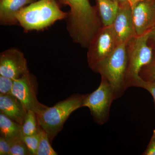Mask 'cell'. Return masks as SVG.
Wrapping results in <instances>:
<instances>
[{
	"label": "cell",
	"mask_w": 155,
	"mask_h": 155,
	"mask_svg": "<svg viewBox=\"0 0 155 155\" xmlns=\"http://www.w3.org/2000/svg\"><path fill=\"white\" fill-rule=\"evenodd\" d=\"M68 13L61 10L56 0H39L19 11L16 19L25 31H40L65 19Z\"/></svg>",
	"instance_id": "cell-1"
},
{
	"label": "cell",
	"mask_w": 155,
	"mask_h": 155,
	"mask_svg": "<svg viewBox=\"0 0 155 155\" xmlns=\"http://www.w3.org/2000/svg\"><path fill=\"white\" fill-rule=\"evenodd\" d=\"M38 83L36 78L30 72L14 80L11 94L17 98L28 110L39 115L48 107L38 100Z\"/></svg>",
	"instance_id": "cell-7"
},
{
	"label": "cell",
	"mask_w": 155,
	"mask_h": 155,
	"mask_svg": "<svg viewBox=\"0 0 155 155\" xmlns=\"http://www.w3.org/2000/svg\"><path fill=\"white\" fill-rule=\"evenodd\" d=\"M136 36H140L155 27V0H141L132 8Z\"/></svg>",
	"instance_id": "cell-9"
},
{
	"label": "cell",
	"mask_w": 155,
	"mask_h": 155,
	"mask_svg": "<svg viewBox=\"0 0 155 155\" xmlns=\"http://www.w3.org/2000/svg\"><path fill=\"white\" fill-rule=\"evenodd\" d=\"M132 7L129 2H119L118 13L113 24L118 45L126 43L131 38L136 36Z\"/></svg>",
	"instance_id": "cell-10"
},
{
	"label": "cell",
	"mask_w": 155,
	"mask_h": 155,
	"mask_svg": "<svg viewBox=\"0 0 155 155\" xmlns=\"http://www.w3.org/2000/svg\"><path fill=\"white\" fill-rule=\"evenodd\" d=\"M118 46L113 25L102 26L87 48V61L89 68L92 70L97 64L111 55Z\"/></svg>",
	"instance_id": "cell-6"
},
{
	"label": "cell",
	"mask_w": 155,
	"mask_h": 155,
	"mask_svg": "<svg viewBox=\"0 0 155 155\" xmlns=\"http://www.w3.org/2000/svg\"><path fill=\"white\" fill-rule=\"evenodd\" d=\"M116 1H119V2H130L131 5H132V7H133L134 5V3L132 0H116Z\"/></svg>",
	"instance_id": "cell-26"
},
{
	"label": "cell",
	"mask_w": 155,
	"mask_h": 155,
	"mask_svg": "<svg viewBox=\"0 0 155 155\" xmlns=\"http://www.w3.org/2000/svg\"><path fill=\"white\" fill-rule=\"evenodd\" d=\"M35 0H0V23L2 25L18 24L16 15Z\"/></svg>",
	"instance_id": "cell-12"
},
{
	"label": "cell",
	"mask_w": 155,
	"mask_h": 155,
	"mask_svg": "<svg viewBox=\"0 0 155 155\" xmlns=\"http://www.w3.org/2000/svg\"><path fill=\"white\" fill-rule=\"evenodd\" d=\"M150 32L140 36H134L126 43V89L130 87H141L143 80L140 76V72L143 67L152 61L154 53V50L148 44Z\"/></svg>",
	"instance_id": "cell-2"
},
{
	"label": "cell",
	"mask_w": 155,
	"mask_h": 155,
	"mask_svg": "<svg viewBox=\"0 0 155 155\" xmlns=\"http://www.w3.org/2000/svg\"><path fill=\"white\" fill-rule=\"evenodd\" d=\"M0 134L3 138L14 142L23 138L22 125L0 113Z\"/></svg>",
	"instance_id": "cell-14"
},
{
	"label": "cell",
	"mask_w": 155,
	"mask_h": 155,
	"mask_svg": "<svg viewBox=\"0 0 155 155\" xmlns=\"http://www.w3.org/2000/svg\"><path fill=\"white\" fill-rule=\"evenodd\" d=\"M28 110L12 94H0V111L7 117L22 125Z\"/></svg>",
	"instance_id": "cell-11"
},
{
	"label": "cell",
	"mask_w": 155,
	"mask_h": 155,
	"mask_svg": "<svg viewBox=\"0 0 155 155\" xmlns=\"http://www.w3.org/2000/svg\"><path fill=\"white\" fill-rule=\"evenodd\" d=\"M14 143L0 137V155H9L10 149Z\"/></svg>",
	"instance_id": "cell-21"
},
{
	"label": "cell",
	"mask_w": 155,
	"mask_h": 155,
	"mask_svg": "<svg viewBox=\"0 0 155 155\" xmlns=\"http://www.w3.org/2000/svg\"><path fill=\"white\" fill-rule=\"evenodd\" d=\"M39 125L36 114L33 111L28 110L22 125L24 136L33 135L38 132Z\"/></svg>",
	"instance_id": "cell-15"
},
{
	"label": "cell",
	"mask_w": 155,
	"mask_h": 155,
	"mask_svg": "<svg viewBox=\"0 0 155 155\" xmlns=\"http://www.w3.org/2000/svg\"><path fill=\"white\" fill-rule=\"evenodd\" d=\"M148 44L153 49L155 50V27L150 32Z\"/></svg>",
	"instance_id": "cell-25"
},
{
	"label": "cell",
	"mask_w": 155,
	"mask_h": 155,
	"mask_svg": "<svg viewBox=\"0 0 155 155\" xmlns=\"http://www.w3.org/2000/svg\"><path fill=\"white\" fill-rule=\"evenodd\" d=\"M29 72L26 59L20 50L11 48L0 54V75L14 80Z\"/></svg>",
	"instance_id": "cell-8"
},
{
	"label": "cell",
	"mask_w": 155,
	"mask_h": 155,
	"mask_svg": "<svg viewBox=\"0 0 155 155\" xmlns=\"http://www.w3.org/2000/svg\"><path fill=\"white\" fill-rule=\"evenodd\" d=\"M39 141L36 155H57L58 153L53 149L50 143L47 133L39 126Z\"/></svg>",
	"instance_id": "cell-16"
},
{
	"label": "cell",
	"mask_w": 155,
	"mask_h": 155,
	"mask_svg": "<svg viewBox=\"0 0 155 155\" xmlns=\"http://www.w3.org/2000/svg\"><path fill=\"white\" fill-rule=\"evenodd\" d=\"M101 77L98 88L86 95L83 107H87L95 122L100 125L105 124L109 120L110 110L115 100L114 89L107 81Z\"/></svg>",
	"instance_id": "cell-5"
},
{
	"label": "cell",
	"mask_w": 155,
	"mask_h": 155,
	"mask_svg": "<svg viewBox=\"0 0 155 155\" xmlns=\"http://www.w3.org/2000/svg\"><path fill=\"white\" fill-rule=\"evenodd\" d=\"M141 1V0H132L134 3V5L137 2H139V1Z\"/></svg>",
	"instance_id": "cell-27"
},
{
	"label": "cell",
	"mask_w": 155,
	"mask_h": 155,
	"mask_svg": "<svg viewBox=\"0 0 155 155\" xmlns=\"http://www.w3.org/2000/svg\"><path fill=\"white\" fill-rule=\"evenodd\" d=\"M86 95L72 94L36 115L39 125L47 133L50 140H52L62 130L64 123L74 111L83 107Z\"/></svg>",
	"instance_id": "cell-3"
},
{
	"label": "cell",
	"mask_w": 155,
	"mask_h": 155,
	"mask_svg": "<svg viewBox=\"0 0 155 155\" xmlns=\"http://www.w3.org/2000/svg\"><path fill=\"white\" fill-rule=\"evenodd\" d=\"M61 4L69 6L71 9L79 8L85 4L87 0H58Z\"/></svg>",
	"instance_id": "cell-22"
},
{
	"label": "cell",
	"mask_w": 155,
	"mask_h": 155,
	"mask_svg": "<svg viewBox=\"0 0 155 155\" xmlns=\"http://www.w3.org/2000/svg\"><path fill=\"white\" fill-rule=\"evenodd\" d=\"M140 88L145 89L151 94L155 105V81H143Z\"/></svg>",
	"instance_id": "cell-24"
},
{
	"label": "cell",
	"mask_w": 155,
	"mask_h": 155,
	"mask_svg": "<svg viewBox=\"0 0 155 155\" xmlns=\"http://www.w3.org/2000/svg\"><path fill=\"white\" fill-rule=\"evenodd\" d=\"M39 137V132L33 135L23 137V140L28 147L30 155H36Z\"/></svg>",
	"instance_id": "cell-19"
},
{
	"label": "cell",
	"mask_w": 155,
	"mask_h": 155,
	"mask_svg": "<svg viewBox=\"0 0 155 155\" xmlns=\"http://www.w3.org/2000/svg\"><path fill=\"white\" fill-rule=\"evenodd\" d=\"M97 8L102 26L113 25L118 10L119 2L116 0H96Z\"/></svg>",
	"instance_id": "cell-13"
},
{
	"label": "cell",
	"mask_w": 155,
	"mask_h": 155,
	"mask_svg": "<svg viewBox=\"0 0 155 155\" xmlns=\"http://www.w3.org/2000/svg\"><path fill=\"white\" fill-rule=\"evenodd\" d=\"M30 155V153L23 138L19 139L14 142L9 153V155Z\"/></svg>",
	"instance_id": "cell-18"
},
{
	"label": "cell",
	"mask_w": 155,
	"mask_h": 155,
	"mask_svg": "<svg viewBox=\"0 0 155 155\" xmlns=\"http://www.w3.org/2000/svg\"><path fill=\"white\" fill-rule=\"evenodd\" d=\"M126 43L119 45L108 58L97 64L92 71L99 73L114 89L115 100L120 98L125 91L127 56Z\"/></svg>",
	"instance_id": "cell-4"
},
{
	"label": "cell",
	"mask_w": 155,
	"mask_h": 155,
	"mask_svg": "<svg viewBox=\"0 0 155 155\" xmlns=\"http://www.w3.org/2000/svg\"><path fill=\"white\" fill-rule=\"evenodd\" d=\"M142 155H155V129L153 130V135L150 142Z\"/></svg>",
	"instance_id": "cell-23"
},
{
	"label": "cell",
	"mask_w": 155,
	"mask_h": 155,
	"mask_svg": "<svg viewBox=\"0 0 155 155\" xmlns=\"http://www.w3.org/2000/svg\"><path fill=\"white\" fill-rule=\"evenodd\" d=\"M139 75L144 81H155V50L152 60L150 63L143 67L140 72Z\"/></svg>",
	"instance_id": "cell-17"
},
{
	"label": "cell",
	"mask_w": 155,
	"mask_h": 155,
	"mask_svg": "<svg viewBox=\"0 0 155 155\" xmlns=\"http://www.w3.org/2000/svg\"><path fill=\"white\" fill-rule=\"evenodd\" d=\"M14 80L0 75V94H11Z\"/></svg>",
	"instance_id": "cell-20"
}]
</instances>
